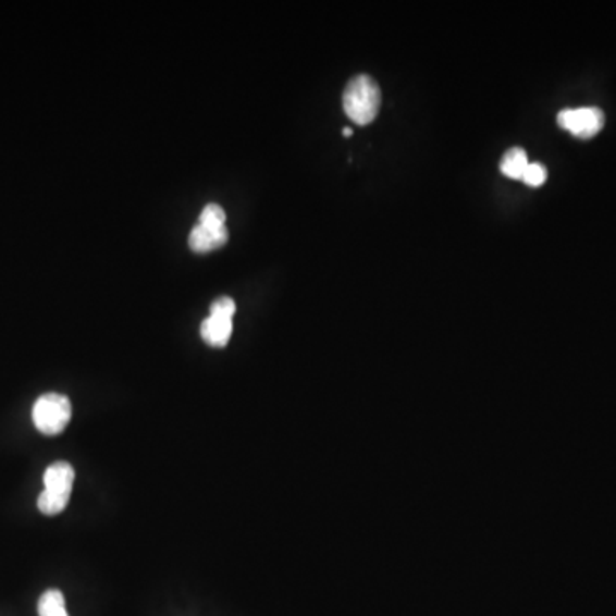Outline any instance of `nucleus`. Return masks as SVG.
Wrapping results in <instances>:
<instances>
[{"label": "nucleus", "instance_id": "1", "mask_svg": "<svg viewBox=\"0 0 616 616\" xmlns=\"http://www.w3.org/2000/svg\"><path fill=\"white\" fill-rule=\"evenodd\" d=\"M382 93L377 81L367 74L353 77L343 93V109L357 125H369L381 110Z\"/></svg>", "mask_w": 616, "mask_h": 616}, {"label": "nucleus", "instance_id": "2", "mask_svg": "<svg viewBox=\"0 0 616 616\" xmlns=\"http://www.w3.org/2000/svg\"><path fill=\"white\" fill-rule=\"evenodd\" d=\"M76 472L65 460H57L45 471V490L38 496V508L45 516H57L65 510L73 493Z\"/></svg>", "mask_w": 616, "mask_h": 616}, {"label": "nucleus", "instance_id": "3", "mask_svg": "<svg viewBox=\"0 0 616 616\" xmlns=\"http://www.w3.org/2000/svg\"><path fill=\"white\" fill-rule=\"evenodd\" d=\"M71 417H73V406L64 394H44L33 406V423L44 435H59L64 432Z\"/></svg>", "mask_w": 616, "mask_h": 616}, {"label": "nucleus", "instance_id": "4", "mask_svg": "<svg viewBox=\"0 0 616 616\" xmlns=\"http://www.w3.org/2000/svg\"><path fill=\"white\" fill-rule=\"evenodd\" d=\"M558 125L564 131L579 137V139H591L603 131L604 119L603 110L597 107H584V109L564 110L558 113Z\"/></svg>", "mask_w": 616, "mask_h": 616}, {"label": "nucleus", "instance_id": "5", "mask_svg": "<svg viewBox=\"0 0 616 616\" xmlns=\"http://www.w3.org/2000/svg\"><path fill=\"white\" fill-rule=\"evenodd\" d=\"M229 242V229H211L206 224L197 223L188 235V247L196 254L211 252L223 247Z\"/></svg>", "mask_w": 616, "mask_h": 616}, {"label": "nucleus", "instance_id": "6", "mask_svg": "<svg viewBox=\"0 0 616 616\" xmlns=\"http://www.w3.org/2000/svg\"><path fill=\"white\" fill-rule=\"evenodd\" d=\"M232 333L233 319H229V317L209 316L200 324V337L205 340L206 345L212 346V348H223V346L229 345Z\"/></svg>", "mask_w": 616, "mask_h": 616}, {"label": "nucleus", "instance_id": "7", "mask_svg": "<svg viewBox=\"0 0 616 616\" xmlns=\"http://www.w3.org/2000/svg\"><path fill=\"white\" fill-rule=\"evenodd\" d=\"M529 160L522 148L508 149L501 161V172L513 181H522Z\"/></svg>", "mask_w": 616, "mask_h": 616}, {"label": "nucleus", "instance_id": "8", "mask_svg": "<svg viewBox=\"0 0 616 616\" xmlns=\"http://www.w3.org/2000/svg\"><path fill=\"white\" fill-rule=\"evenodd\" d=\"M38 616H69L65 597L59 589H49L38 601Z\"/></svg>", "mask_w": 616, "mask_h": 616}, {"label": "nucleus", "instance_id": "9", "mask_svg": "<svg viewBox=\"0 0 616 616\" xmlns=\"http://www.w3.org/2000/svg\"><path fill=\"white\" fill-rule=\"evenodd\" d=\"M197 223L206 224L211 229H224L226 226V212L220 205H208L200 212Z\"/></svg>", "mask_w": 616, "mask_h": 616}, {"label": "nucleus", "instance_id": "10", "mask_svg": "<svg viewBox=\"0 0 616 616\" xmlns=\"http://www.w3.org/2000/svg\"><path fill=\"white\" fill-rule=\"evenodd\" d=\"M549 178V172L541 163H529L522 175V182L529 187H541V185Z\"/></svg>", "mask_w": 616, "mask_h": 616}, {"label": "nucleus", "instance_id": "11", "mask_svg": "<svg viewBox=\"0 0 616 616\" xmlns=\"http://www.w3.org/2000/svg\"><path fill=\"white\" fill-rule=\"evenodd\" d=\"M236 312V304L230 296H220L218 300L212 301L209 308V316L229 317L233 319Z\"/></svg>", "mask_w": 616, "mask_h": 616}, {"label": "nucleus", "instance_id": "12", "mask_svg": "<svg viewBox=\"0 0 616 616\" xmlns=\"http://www.w3.org/2000/svg\"><path fill=\"white\" fill-rule=\"evenodd\" d=\"M343 136H345V137H352V136H353V131H352V128L346 127L345 131H343Z\"/></svg>", "mask_w": 616, "mask_h": 616}]
</instances>
